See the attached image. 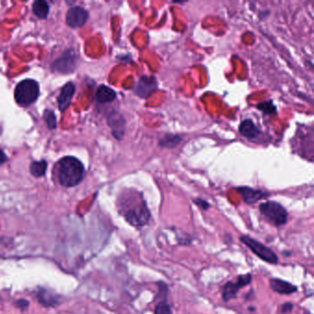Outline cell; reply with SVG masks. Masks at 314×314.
Listing matches in <instances>:
<instances>
[{
    "label": "cell",
    "mask_w": 314,
    "mask_h": 314,
    "mask_svg": "<svg viewBox=\"0 0 314 314\" xmlns=\"http://www.w3.org/2000/svg\"><path fill=\"white\" fill-rule=\"evenodd\" d=\"M124 216L130 225L137 229H140L150 222L151 215L142 195L138 192L130 195L127 203H125L124 206Z\"/></svg>",
    "instance_id": "cell-1"
},
{
    "label": "cell",
    "mask_w": 314,
    "mask_h": 314,
    "mask_svg": "<svg viewBox=\"0 0 314 314\" xmlns=\"http://www.w3.org/2000/svg\"><path fill=\"white\" fill-rule=\"evenodd\" d=\"M84 167L74 157H65L58 163V179L65 187H73L82 181Z\"/></svg>",
    "instance_id": "cell-2"
},
{
    "label": "cell",
    "mask_w": 314,
    "mask_h": 314,
    "mask_svg": "<svg viewBox=\"0 0 314 314\" xmlns=\"http://www.w3.org/2000/svg\"><path fill=\"white\" fill-rule=\"evenodd\" d=\"M259 211L267 221L276 227L286 225L288 213L281 204L276 201L262 203L259 206Z\"/></svg>",
    "instance_id": "cell-3"
},
{
    "label": "cell",
    "mask_w": 314,
    "mask_h": 314,
    "mask_svg": "<svg viewBox=\"0 0 314 314\" xmlns=\"http://www.w3.org/2000/svg\"><path fill=\"white\" fill-rule=\"evenodd\" d=\"M39 92V85L35 80H22L15 89V100L20 106H28L37 100Z\"/></svg>",
    "instance_id": "cell-4"
},
{
    "label": "cell",
    "mask_w": 314,
    "mask_h": 314,
    "mask_svg": "<svg viewBox=\"0 0 314 314\" xmlns=\"http://www.w3.org/2000/svg\"><path fill=\"white\" fill-rule=\"evenodd\" d=\"M239 240L245 246H247L257 257L264 261L265 263H271V264H277L278 263V257L277 254L262 243L258 241L248 235L240 236Z\"/></svg>",
    "instance_id": "cell-5"
},
{
    "label": "cell",
    "mask_w": 314,
    "mask_h": 314,
    "mask_svg": "<svg viewBox=\"0 0 314 314\" xmlns=\"http://www.w3.org/2000/svg\"><path fill=\"white\" fill-rule=\"evenodd\" d=\"M253 281V277L251 274L239 275L236 278V281H230L226 283L222 288V299L226 302L233 300L240 288L248 286Z\"/></svg>",
    "instance_id": "cell-6"
},
{
    "label": "cell",
    "mask_w": 314,
    "mask_h": 314,
    "mask_svg": "<svg viewBox=\"0 0 314 314\" xmlns=\"http://www.w3.org/2000/svg\"><path fill=\"white\" fill-rule=\"evenodd\" d=\"M89 18L87 10L81 7H74L66 13V23L71 28H79L84 25Z\"/></svg>",
    "instance_id": "cell-7"
},
{
    "label": "cell",
    "mask_w": 314,
    "mask_h": 314,
    "mask_svg": "<svg viewBox=\"0 0 314 314\" xmlns=\"http://www.w3.org/2000/svg\"><path fill=\"white\" fill-rule=\"evenodd\" d=\"M158 83L154 77L143 76L136 83L135 91L141 98H147L157 89Z\"/></svg>",
    "instance_id": "cell-8"
},
{
    "label": "cell",
    "mask_w": 314,
    "mask_h": 314,
    "mask_svg": "<svg viewBox=\"0 0 314 314\" xmlns=\"http://www.w3.org/2000/svg\"><path fill=\"white\" fill-rule=\"evenodd\" d=\"M238 191L241 195L244 201L249 205H253L256 202L269 197L268 192H263L261 190H255L251 187H239Z\"/></svg>",
    "instance_id": "cell-9"
},
{
    "label": "cell",
    "mask_w": 314,
    "mask_h": 314,
    "mask_svg": "<svg viewBox=\"0 0 314 314\" xmlns=\"http://www.w3.org/2000/svg\"><path fill=\"white\" fill-rule=\"evenodd\" d=\"M269 284L273 291L281 295H291L298 291V287L295 285L279 278H271Z\"/></svg>",
    "instance_id": "cell-10"
},
{
    "label": "cell",
    "mask_w": 314,
    "mask_h": 314,
    "mask_svg": "<svg viewBox=\"0 0 314 314\" xmlns=\"http://www.w3.org/2000/svg\"><path fill=\"white\" fill-rule=\"evenodd\" d=\"M75 91V86H74L72 82H69V83H67V84L65 85L63 87L61 92H60L58 98H57L58 107H59L60 111L64 112L69 106Z\"/></svg>",
    "instance_id": "cell-11"
},
{
    "label": "cell",
    "mask_w": 314,
    "mask_h": 314,
    "mask_svg": "<svg viewBox=\"0 0 314 314\" xmlns=\"http://www.w3.org/2000/svg\"><path fill=\"white\" fill-rule=\"evenodd\" d=\"M239 131L241 136H244V137H246L248 139H253L261 134V131L259 130V128L250 119L244 120V122L239 125Z\"/></svg>",
    "instance_id": "cell-12"
},
{
    "label": "cell",
    "mask_w": 314,
    "mask_h": 314,
    "mask_svg": "<svg viewBox=\"0 0 314 314\" xmlns=\"http://www.w3.org/2000/svg\"><path fill=\"white\" fill-rule=\"evenodd\" d=\"M36 298L41 304L46 307H52L59 303V300L57 296L52 293L51 291L44 288H38L36 291Z\"/></svg>",
    "instance_id": "cell-13"
},
{
    "label": "cell",
    "mask_w": 314,
    "mask_h": 314,
    "mask_svg": "<svg viewBox=\"0 0 314 314\" xmlns=\"http://www.w3.org/2000/svg\"><path fill=\"white\" fill-rule=\"evenodd\" d=\"M109 124L112 127L114 136L121 139L125 134V120L120 114H113L109 119Z\"/></svg>",
    "instance_id": "cell-14"
},
{
    "label": "cell",
    "mask_w": 314,
    "mask_h": 314,
    "mask_svg": "<svg viewBox=\"0 0 314 314\" xmlns=\"http://www.w3.org/2000/svg\"><path fill=\"white\" fill-rule=\"evenodd\" d=\"M116 98V92L108 86L102 85L99 87L96 93V99L99 103H107L113 102Z\"/></svg>",
    "instance_id": "cell-15"
},
{
    "label": "cell",
    "mask_w": 314,
    "mask_h": 314,
    "mask_svg": "<svg viewBox=\"0 0 314 314\" xmlns=\"http://www.w3.org/2000/svg\"><path fill=\"white\" fill-rule=\"evenodd\" d=\"M33 13L37 16L40 19L46 18L47 15L49 13V6L45 1L39 0L33 3Z\"/></svg>",
    "instance_id": "cell-16"
},
{
    "label": "cell",
    "mask_w": 314,
    "mask_h": 314,
    "mask_svg": "<svg viewBox=\"0 0 314 314\" xmlns=\"http://www.w3.org/2000/svg\"><path fill=\"white\" fill-rule=\"evenodd\" d=\"M182 140H183V137L179 135H166L163 138L160 139L159 144L161 147L173 149L178 145Z\"/></svg>",
    "instance_id": "cell-17"
},
{
    "label": "cell",
    "mask_w": 314,
    "mask_h": 314,
    "mask_svg": "<svg viewBox=\"0 0 314 314\" xmlns=\"http://www.w3.org/2000/svg\"><path fill=\"white\" fill-rule=\"evenodd\" d=\"M47 162L45 160L42 161H34L30 166L31 174H33L35 177H41L44 175L46 172Z\"/></svg>",
    "instance_id": "cell-18"
},
{
    "label": "cell",
    "mask_w": 314,
    "mask_h": 314,
    "mask_svg": "<svg viewBox=\"0 0 314 314\" xmlns=\"http://www.w3.org/2000/svg\"><path fill=\"white\" fill-rule=\"evenodd\" d=\"M154 312L155 314H174L173 309L166 300H162L157 304L155 307Z\"/></svg>",
    "instance_id": "cell-19"
},
{
    "label": "cell",
    "mask_w": 314,
    "mask_h": 314,
    "mask_svg": "<svg viewBox=\"0 0 314 314\" xmlns=\"http://www.w3.org/2000/svg\"><path fill=\"white\" fill-rule=\"evenodd\" d=\"M44 120L47 124V127L50 129H55L57 127V118L56 114L51 110H46L44 112Z\"/></svg>",
    "instance_id": "cell-20"
},
{
    "label": "cell",
    "mask_w": 314,
    "mask_h": 314,
    "mask_svg": "<svg viewBox=\"0 0 314 314\" xmlns=\"http://www.w3.org/2000/svg\"><path fill=\"white\" fill-rule=\"evenodd\" d=\"M258 108L260 109L262 112L265 113H276L277 108L271 102H264V103L258 104Z\"/></svg>",
    "instance_id": "cell-21"
},
{
    "label": "cell",
    "mask_w": 314,
    "mask_h": 314,
    "mask_svg": "<svg viewBox=\"0 0 314 314\" xmlns=\"http://www.w3.org/2000/svg\"><path fill=\"white\" fill-rule=\"evenodd\" d=\"M194 202H195V204H196L197 206H199L200 208L204 209V210H206V209H208V208L210 207L209 203L206 201V200H204V199H202V198H197V199L194 200Z\"/></svg>",
    "instance_id": "cell-22"
},
{
    "label": "cell",
    "mask_w": 314,
    "mask_h": 314,
    "mask_svg": "<svg viewBox=\"0 0 314 314\" xmlns=\"http://www.w3.org/2000/svg\"><path fill=\"white\" fill-rule=\"evenodd\" d=\"M293 309V304L291 302H286L285 304L282 305L281 312L282 313H289Z\"/></svg>",
    "instance_id": "cell-23"
},
{
    "label": "cell",
    "mask_w": 314,
    "mask_h": 314,
    "mask_svg": "<svg viewBox=\"0 0 314 314\" xmlns=\"http://www.w3.org/2000/svg\"><path fill=\"white\" fill-rule=\"evenodd\" d=\"M16 304H17V307L19 308V309H21V310H24V309H27L29 307V301L28 300H19L16 302Z\"/></svg>",
    "instance_id": "cell-24"
},
{
    "label": "cell",
    "mask_w": 314,
    "mask_h": 314,
    "mask_svg": "<svg viewBox=\"0 0 314 314\" xmlns=\"http://www.w3.org/2000/svg\"><path fill=\"white\" fill-rule=\"evenodd\" d=\"M7 160H8V158H7L5 153L0 150V165L5 163Z\"/></svg>",
    "instance_id": "cell-25"
}]
</instances>
